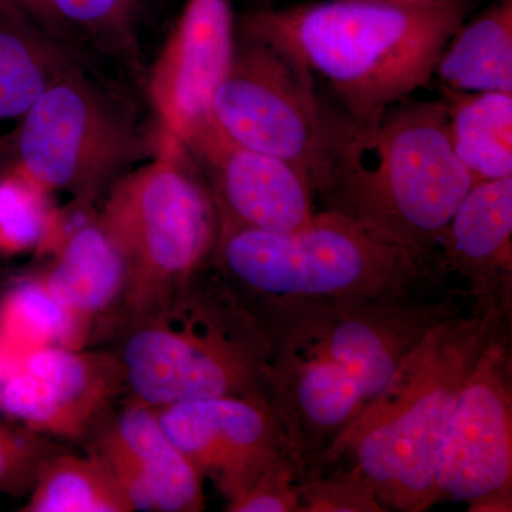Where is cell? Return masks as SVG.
I'll return each mask as SVG.
<instances>
[{"mask_svg": "<svg viewBox=\"0 0 512 512\" xmlns=\"http://www.w3.org/2000/svg\"><path fill=\"white\" fill-rule=\"evenodd\" d=\"M446 271L463 276L473 306L503 322L512 318V177L473 185L439 242Z\"/></svg>", "mask_w": 512, "mask_h": 512, "instance_id": "obj_17", "label": "cell"}, {"mask_svg": "<svg viewBox=\"0 0 512 512\" xmlns=\"http://www.w3.org/2000/svg\"><path fill=\"white\" fill-rule=\"evenodd\" d=\"M126 392L116 350L57 346L0 369V412L47 439L83 441Z\"/></svg>", "mask_w": 512, "mask_h": 512, "instance_id": "obj_11", "label": "cell"}, {"mask_svg": "<svg viewBox=\"0 0 512 512\" xmlns=\"http://www.w3.org/2000/svg\"><path fill=\"white\" fill-rule=\"evenodd\" d=\"M89 345L79 323L47 292L40 278L20 281L0 298V369L42 349Z\"/></svg>", "mask_w": 512, "mask_h": 512, "instance_id": "obj_22", "label": "cell"}, {"mask_svg": "<svg viewBox=\"0 0 512 512\" xmlns=\"http://www.w3.org/2000/svg\"><path fill=\"white\" fill-rule=\"evenodd\" d=\"M25 512H131L133 505L93 458L57 450L37 470Z\"/></svg>", "mask_w": 512, "mask_h": 512, "instance_id": "obj_23", "label": "cell"}, {"mask_svg": "<svg viewBox=\"0 0 512 512\" xmlns=\"http://www.w3.org/2000/svg\"><path fill=\"white\" fill-rule=\"evenodd\" d=\"M299 512H384L375 488L345 461L303 474Z\"/></svg>", "mask_w": 512, "mask_h": 512, "instance_id": "obj_25", "label": "cell"}, {"mask_svg": "<svg viewBox=\"0 0 512 512\" xmlns=\"http://www.w3.org/2000/svg\"><path fill=\"white\" fill-rule=\"evenodd\" d=\"M266 390L302 476L318 466L367 404L343 367L275 348Z\"/></svg>", "mask_w": 512, "mask_h": 512, "instance_id": "obj_16", "label": "cell"}, {"mask_svg": "<svg viewBox=\"0 0 512 512\" xmlns=\"http://www.w3.org/2000/svg\"><path fill=\"white\" fill-rule=\"evenodd\" d=\"M478 2L424 8L367 0L299 3L245 13L238 30L302 60L328 82L350 119L376 123L430 83L448 40Z\"/></svg>", "mask_w": 512, "mask_h": 512, "instance_id": "obj_2", "label": "cell"}, {"mask_svg": "<svg viewBox=\"0 0 512 512\" xmlns=\"http://www.w3.org/2000/svg\"><path fill=\"white\" fill-rule=\"evenodd\" d=\"M311 184L325 210L439 254L444 228L476 183L451 147L446 100L409 97L376 123L326 104Z\"/></svg>", "mask_w": 512, "mask_h": 512, "instance_id": "obj_1", "label": "cell"}, {"mask_svg": "<svg viewBox=\"0 0 512 512\" xmlns=\"http://www.w3.org/2000/svg\"><path fill=\"white\" fill-rule=\"evenodd\" d=\"M0 9L8 10V12L15 13V15L32 20L36 25L52 32L53 35L73 43L67 36L59 18H57L50 0H0Z\"/></svg>", "mask_w": 512, "mask_h": 512, "instance_id": "obj_28", "label": "cell"}, {"mask_svg": "<svg viewBox=\"0 0 512 512\" xmlns=\"http://www.w3.org/2000/svg\"><path fill=\"white\" fill-rule=\"evenodd\" d=\"M156 413L165 434L228 503L272 461L291 453L274 410L256 400L214 397L158 407Z\"/></svg>", "mask_w": 512, "mask_h": 512, "instance_id": "obj_13", "label": "cell"}, {"mask_svg": "<svg viewBox=\"0 0 512 512\" xmlns=\"http://www.w3.org/2000/svg\"><path fill=\"white\" fill-rule=\"evenodd\" d=\"M160 147L136 101L80 62L20 120L16 170L46 194L67 192L92 204Z\"/></svg>", "mask_w": 512, "mask_h": 512, "instance_id": "obj_7", "label": "cell"}, {"mask_svg": "<svg viewBox=\"0 0 512 512\" xmlns=\"http://www.w3.org/2000/svg\"><path fill=\"white\" fill-rule=\"evenodd\" d=\"M503 332H511L510 322L473 309L434 329L308 473L348 461L384 510H429L437 504L434 468L448 420L478 359Z\"/></svg>", "mask_w": 512, "mask_h": 512, "instance_id": "obj_3", "label": "cell"}, {"mask_svg": "<svg viewBox=\"0 0 512 512\" xmlns=\"http://www.w3.org/2000/svg\"><path fill=\"white\" fill-rule=\"evenodd\" d=\"M127 495L134 511L205 510L202 477L165 434L156 409L130 402L83 440Z\"/></svg>", "mask_w": 512, "mask_h": 512, "instance_id": "obj_15", "label": "cell"}, {"mask_svg": "<svg viewBox=\"0 0 512 512\" xmlns=\"http://www.w3.org/2000/svg\"><path fill=\"white\" fill-rule=\"evenodd\" d=\"M119 333L114 350L130 402L158 409L241 397L271 406L266 372L274 343L212 262L164 308Z\"/></svg>", "mask_w": 512, "mask_h": 512, "instance_id": "obj_4", "label": "cell"}, {"mask_svg": "<svg viewBox=\"0 0 512 512\" xmlns=\"http://www.w3.org/2000/svg\"><path fill=\"white\" fill-rule=\"evenodd\" d=\"M325 110L315 76L302 60L265 40L239 35L210 117L235 143L282 158L311 181Z\"/></svg>", "mask_w": 512, "mask_h": 512, "instance_id": "obj_9", "label": "cell"}, {"mask_svg": "<svg viewBox=\"0 0 512 512\" xmlns=\"http://www.w3.org/2000/svg\"><path fill=\"white\" fill-rule=\"evenodd\" d=\"M80 62L73 43L0 9V123L22 120L57 77Z\"/></svg>", "mask_w": 512, "mask_h": 512, "instance_id": "obj_19", "label": "cell"}, {"mask_svg": "<svg viewBox=\"0 0 512 512\" xmlns=\"http://www.w3.org/2000/svg\"><path fill=\"white\" fill-rule=\"evenodd\" d=\"M40 281L79 323L89 342L116 332L126 293V265L97 217L64 241Z\"/></svg>", "mask_w": 512, "mask_h": 512, "instance_id": "obj_18", "label": "cell"}, {"mask_svg": "<svg viewBox=\"0 0 512 512\" xmlns=\"http://www.w3.org/2000/svg\"><path fill=\"white\" fill-rule=\"evenodd\" d=\"M367 2L386 3V5L406 6V8H424V6L440 5L450 0H367Z\"/></svg>", "mask_w": 512, "mask_h": 512, "instance_id": "obj_29", "label": "cell"}, {"mask_svg": "<svg viewBox=\"0 0 512 512\" xmlns=\"http://www.w3.org/2000/svg\"><path fill=\"white\" fill-rule=\"evenodd\" d=\"M211 262L248 306L431 291L447 272L439 254L328 210L286 232L222 227Z\"/></svg>", "mask_w": 512, "mask_h": 512, "instance_id": "obj_5", "label": "cell"}, {"mask_svg": "<svg viewBox=\"0 0 512 512\" xmlns=\"http://www.w3.org/2000/svg\"><path fill=\"white\" fill-rule=\"evenodd\" d=\"M46 195L16 168L0 178V254L45 251L55 218Z\"/></svg>", "mask_w": 512, "mask_h": 512, "instance_id": "obj_24", "label": "cell"}, {"mask_svg": "<svg viewBox=\"0 0 512 512\" xmlns=\"http://www.w3.org/2000/svg\"><path fill=\"white\" fill-rule=\"evenodd\" d=\"M457 296L451 292L436 298L430 291H416L247 306L275 349L343 367L369 403L434 329L463 312Z\"/></svg>", "mask_w": 512, "mask_h": 512, "instance_id": "obj_8", "label": "cell"}, {"mask_svg": "<svg viewBox=\"0 0 512 512\" xmlns=\"http://www.w3.org/2000/svg\"><path fill=\"white\" fill-rule=\"evenodd\" d=\"M97 222L126 265L117 333L164 308L210 264L220 238L210 187L187 148L171 137H161L153 163L111 185Z\"/></svg>", "mask_w": 512, "mask_h": 512, "instance_id": "obj_6", "label": "cell"}, {"mask_svg": "<svg viewBox=\"0 0 512 512\" xmlns=\"http://www.w3.org/2000/svg\"><path fill=\"white\" fill-rule=\"evenodd\" d=\"M57 450L47 437L0 420V493L29 494L40 464Z\"/></svg>", "mask_w": 512, "mask_h": 512, "instance_id": "obj_26", "label": "cell"}, {"mask_svg": "<svg viewBox=\"0 0 512 512\" xmlns=\"http://www.w3.org/2000/svg\"><path fill=\"white\" fill-rule=\"evenodd\" d=\"M302 468L292 453L276 458L244 494L229 501V512H299Z\"/></svg>", "mask_w": 512, "mask_h": 512, "instance_id": "obj_27", "label": "cell"}, {"mask_svg": "<svg viewBox=\"0 0 512 512\" xmlns=\"http://www.w3.org/2000/svg\"><path fill=\"white\" fill-rule=\"evenodd\" d=\"M437 503L468 511L512 510L511 332L494 338L468 376L448 420L434 468Z\"/></svg>", "mask_w": 512, "mask_h": 512, "instance_id": "obj_10", "label": "cell"}, {"mask_svg": "<svg viewBox=\"0 0 512 512\" xmlns=\"http://www.w3.org/2000/svg\"><path fill=\"white\" fill-rule=\"evenodd\" d=\"M440 90L451 147L474 183L512 177V93Z\"/></svg>", "mask_w": 512, "mask_h": 512, "instance_id": "obj_21", "label": "cell"}, {"mask_svg": "<svg viewBox=\"0 0 512 512\" xmlns=\"http://www.w3.org/2000/svg\"><path fill=\"white\" fill-rule=\"evenodd\" d=\"M181 144L210 187L220 228L286 232L315 215V192L299 168L235 143L211 117Z\"/></svg>", "mask_w": 512, "mask_h": 512, "instance_id": "obj_12", "label": "cell"}, {"mask_svg": "<svg viewBox=\"0 0 512 512\" xmlns=\"http://www.w3.org/2000/svg\"><path fill=\"white\" fill-rule=\"evenodd\" d=\"M440 89L512 93V0H493L448 40L434 69Z\"/></svg>", "mask_w": 512, "mask_h": 512, "instance_id": "obj_20", "label": "cell"}, {"mask_svg": "<svg viewBox=\"0 0 512 512\" xmlns=\"http://www.w3.org/2000/svg\"><path fill=\"white\" fill-rule=\"evenodd\" d=\"M235 45L231 0H185L148 80L161 136L184 143L210 119L212 97L231 67Z\"/></svg>", "mask_w": 512, "mask_h": 512, "instance_id": "obj_14", "label": "cell"}]
</instances>
